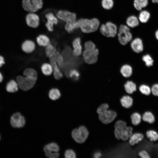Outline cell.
<instances>
[{
	"mask_svg": "<svg viewBox=\"0 0 158 158\" xmlns=\"http://www.w3.org/2000/svg\"><path fill=\"white\" fill-rule=\"evenodd\" d=\"M45 52L46 56L49 58H53L56 59L60 67H63L64 66V61L63 56L52 44L50 43L45 47Z\"/></svg>",
	"mask_w": 158,
	"mask_h": 158,
	"instance_id": "obj_5",
	"label": "cell"
},
{
	"mask_svg": "<svg viewBox=\"0 0 158 158\" xmlns=\"http://www.w3.org/2000/svg\"><path fill=\"white\" fill-rule=\"evenodd\" d=\"M109 104L107 103H103L100 104L97 108V113L99 114L105 110L109 109Z\"/></svg>",
	"mask_w": 158,
	"mask_h": 158,
	"instance_id": "obj_40",
	"label": "cell"
},
{
	"mask_svg": "<svg viewBox=\"0 0 158 158\" xmlns=\"http://www.w3.org/2000/svg\"><path fill=\"white\" fill-rule=\"evenodd\" d=\"M145 138L142 133L138 132L133 133L129 138L128 141L131 146H134L142 141Z\"/></svg>",
	"mask_w": 158,
	"mask_h": 158,
	"instance_id": "obj_21",
	"label": "cell"
},
{
	"mask_svg": "<svg viewBox=\"0 0 158 158\" xmlns=\"http://www.w3.org/2000/svg\"><path fill=\"white\" fill-rule=\"evenodd\" d=\"M142 60L147 67H150L153 64V60L149 54H147L144 55L142 57Z\"/></svg>",
	"mask_w": 158,
	"mask_h": 158,
	"instance_id": "obj_38",
	"label": "cell"
},
{
	"mask_svg": "<svg viewBox=\"0 0 158 158\" xmlns=\"http://www.w3.org/2000/svg\"><path fill=\"white\" fill-rule=\"evenodd\" d=\"M64 155L66 158H75L76 157L75 152L71 149L66 150L65 152Z\"/></svg>",
	"mask_w": 158,
	"mask_h": 158,
	"instance_id": "obj_41",
	"label": "cell"
},
{
	"mask_svg": "<svg viewBox=\"0 0 158 158\" xmlns=\"http://www.w3.org/2000/svg\"><path fill=\"white\" fill-rule=\"evenodd\" d=\"M82 19L83 18H79L73 23H66L64 27L65 30L68 33H71L76 30L80 28Z\"/></svg>",
	"mask_w": 158,
	"mask_h": 158,
	"instance_id": "obj_20",
	"label": "cell"
},
{
	"mask_svg": "<svg viewBox=\"0 0 158 158\" xmlns=\"http://www.w3.org/2000/svg\"><path fill=\"white\" fill-rule=\"evenodd\" d=\"M73 49L72 54L75 57H78L82 54V47L81 44V39L79 37L75 38L72 43Z\"/></svg>",
	"mask_w": 158,
	"mask_h": 158,
	"instance_id": "obj_15",
	"label": "cell"
},
{
	"mask_svg": "<svg viewBox=\"0 0 158 158\" xmlns=\"http://www.w3.org/2000/svg\"></svg>",
	"mask_w": 158,
	"mask_h": 158,
	"instance_id": "obj_48",
	"label": "cell"
},
{
	"mask_svg": "<svg viewBox=\"0 0 158 158\" xmlns=\"http://www.w3.org/2000/svg\"><path fill=\"white\" fill-rule=\"evenodd\" d=\"M61 93L59 90L56 88L50 89L48 92V96L50 99L55 101L59 99L61 97Z\"/></svg>",
	"mask_w": 158,
	"mask_h": 158,
	"instance_id": "obj_32",
	"label": "cell"
},
{
	"mask_svg": "<svg viewBox=\"0 0 158 158\" xmlns=\"http://www.w3.org/2000/svg\"><path fill=\"white\" fill-rule=\"evenodd\" d=\"M121 105L124 108L129 109L132 106L133 99L132 97L128 94L123 96L120 99Z\"/></svg>",
	"mask_w": 158,
	"mask_h": 158,
	"instance_id": "obj_22",
	"label": "cell"
},
{
	"mask_svg": "<svg viewBox=\"0 0 158 158\" xmlns=\"http://www.w3.org/2000/svg\"><path fill=\"white\" fill-rule=\"evenodd\" d=\"M130 118L132 124L134 126L139 125L142 121V115L137 112L132 113L130 115Z\"/></svg>",
	"mask_w": 158,
	"mask_h": 158,
	"instance_id": "obj_34",
	"label": "cell"
},
{
	"mask_svg": "<svg viewBox=\"0 0 158 158\" xmlns=\"http://www.w3.org/2000/svg\"><path fill=\"white\" fill-rule=\"evenodd\" d=\"M117 35L119 42L123 45H126L132 40L133 35L130 28L126 25H120Z\"/></svg>",
	"mask_w": 158,
	"mask_h": 158,
	"instance_id": "obj_4",
	"label": "cell"
},
{
	"mask_svg": "<svg viewBox=\"0 0 158 158\" xmlns=\"http://www.w3.org/2000/svg\"><path fill=\"white\" fill-rule=\"evenodd\" d=\"M5 63L4 57L3 56L0 55V68L1 67L5 64Z\"/></svg>",
	"mask_w": 158,
	"mask_h": 158,
	"instance_id": "obj_44",
	"label": "cell"
},
{
	"mask_svg": "<svg viewBox=\"0 0 158 158\" xmlns=\"http://www.w3.org/2000/svg\"><path fill=\"white\" fill-rule=\"evenodd\" d=\"M150 17V14L149 12L145 10H141L139 13L138 19L141 23H145L149 20Z\"/></svg>",
	"mask_w": 158,
	"mask_h": 158,
	"instance_id": "obj_35",
	"label": "cell"
},
{
	"mask_svg": "<svg viewBox=\"0 0 158 158\" xmlns=\"http://www.w3.org/2000/svg\"><path fill=\"white\" fill-rule=\"evenodd\" d=\"M138 155L139 157L141 158H150L151 156L147 150L142 149L139 151Z\"/></svg>",
	"mask_w": 158,
	"mask_h": 158,
	"instance_id": "obj_39",
	"label": "cell"
},
{
	"mask_svg": "<svg viewBox=\"0 0 158 158\" xmlns=\"http://www.w3.org/2000/svg\"><path fill=\"white\" fill-rule=\"evenodd\" d=\"M59 145L56 143L51 142L45 145L43 148L45 156L49 158H57L59 156Z\"/></svg>",
	"mask_w": 158,
	"mask_h": 158,
	"instance_id": "obj_9",
	"label": "cell"
},
{
	"mask_svg": "<svg viewBox=\"0 0 158 158\" xmlns=\"http://www.w3.org/2000/svg\"><path fill=\"white\" fill-rule=\"evenodd\" d=\"M36 40L37 44L40 47H45L50 43L49 38L45 34L39 35L36 37Z\"/></svg>",
	"mask_w": 158,
	"mask_h": 158,
	"instance_id": "obj_24",
	"label": "cell"
},
{
	"mask_svg": "<svg viewBox=\"0 0 158 158\" xmlns=\"http://www.w3.org/2000/svg\"><path fill=\"white\" fill-rule=\"evenodd\" d=\"M126 25L130 28H134L138 26L139 24L138 18L135 15L128 16L126 20Z\"/></svg>",
	"mask_w": 158,
	"mask_h": 158,
	"instance_id": "obj_25",
	"label": "cell"
},
{
	"mask_svg": "<svg viewBox=\"0 0 158 158\" xmlns=\"http://www.w3.org/2000/svg\"><path fill=\"white\" fill-rule=\"evenodd\" d=\"M47 22L45 26L48 31L52 32L54 30V25H56L58 23V18L52 12H49L45 15Z\"/></svg>",
	"mask_w": 158,
	"mask_h": 158,
	"instance_id": "obj_14",
	"label": "cell"
},
{
	"mask_svg": "<svg viewBox=\"0 0 158 158\" xmlns=\"http://www.w3.org/2000/svg\"><path fill=\"white\" fill-rule=\"evenodd\" d=\"M126 123L121 120L117 121L114 124V132L116 139L120 140V135L121 132L126 126Z\"/></svg>",
	"mask_w": 158,
	"mask_h": 158,
	"instance_id": "obj_18",
	"label": "cell"
},
{
	"mask_svg": "<svg viewBox=\"0 0 158 158\" xmlns=\"http://www.w3.org/2000/svg\"><path fill=\"white\" fill-rule=\"evenodd\" d=\"M130 47L135 52L138 53L142 52L143 49V45L142 40L137 37L131 41Z\"/></svg>",
	"mask_w": 158,
	"mask_h": 158,
	"instance_id": "obj_19",
	"label": "cell"
},
{
	"mask_svg": "<svg viewBox=\"0 0 158 158\" xmlns=\"http://www.w3.org/2000/svg\"><path fill=\"white\" fill-rule=\"evenodd\" d=\"M84 49L82 55L85 62L88 64L95 63L98 59L99 51L95 44L91 41H87L84 43Z\"/></svg>",
	"mask_w": 158,
	"mask_h": 158,
	"instance_id": "obj_2",
	"label": "cell"
},
{
	"mask_svg": "<svg viewBox=\"0 0 158 158\" xmlns=\"http://www.w3.org/2000/svg\"><path fill=\"white\" fill-rule=\"evenodd\" d=\"M25 20L27 25L32 28H36L40 25V17L35 13L31 12L27 14L25 16Z\"/></svg>",
	"mask_w": 158,
	"mask_h": 158,
	"instance_id": "obj_12",
	"label": "cell"
},
{
	"mask_svg": "<svg viewBox=\"0 0 158 158\" xmlns=\"http://www.w3.org/2000/svg\"><path fill=\"white\" fill-rule=\"evenodd\" d=\"M57 17L66 23H72L77 20V15L73 12L66 10H60L56 13Z\"/></svg>",
	"mask_w": 158,
	"mask_h": 158,
	"instance_id": "obj_8",
	"label": "cell"
},
{
	"mask_svg": "<svg viewBox=\"0 0 158 158\" xmlns=\"http://www.w3.org/2000/svg\"><path fill=\"white\" fill-rule=\"evenodd\" d=\"M98 115L99 120L105 124L112 122L117 116V114L115 111L109 109Z\"/></svg>",
	"mask_w": 158,
	"mask_h": 158,
	"instance_id": "obj_11",
	"label": "cell"
},
{
	"mask_svg": "<svg viewBox=\"0 0 158 158\" xmlns=\"http://www.w3.org/2000/svg\"><path fill=\"white\" fill-rule=\"evenodd\" d=\"M152 1L154 3L158 4V0H152Z\"/></svg>",
	"mask_w": 158,
	"mask_h": 158,
	"instance_id": "obj_47",
	"label": "cell"
},
{
	"mask_svg": "<svg viewBox=\"0 0 158 158\" xmlns=\"http://www.w3.org/2000/svg\"><path fill=\"white\" fill-rule=\"evenodd\" d=\"M100 26V21L96 18H83L80 29L84 33H90L97 31Z\"/></svg>",
	"mask_w": 158,
	"mask_h": 158,
	"instance_id": "obj_3",
	"label": "cell"
},
{
	"mask_svg": "<svg viewBox=\"0 0 158 158\" xmlns=\"http://www.w3.org/2000/svg\"><path fill=\"white\" fill-rule=\"evenodd\" d=\"M42 74L46 76H49L53 73L52 67L50 63H44L41 66Z\"/></svg>",
	"mask_w": 158,
	"mask_h": 158,
	"instance_id": "obj_30",
	"label": "cell"
},
{
	"mask_svg": "<svg viewBox=\"0 0 158 158\" xmlns=\"http://www.w3.org/2000/svg\"><path fill=\"white\" fill-rule=\"evenodd\" d=\"M120 71L123 77L126 78H128L132 75L133 69L130 65L128 64H125L121 66Z\"/></svg>",
	"mask_w": 158,
	"mask_h": 158,
	"instance_id": "obj_31",
	"label": "cell"
},
{
	"mask_svg": "<svg viewBox=\"0 0 158 158\" xmlns=\"http://www.w3.org/2000/svg\"><path fill=\"white\" fill-rule=\"evenodd\" d=\"M49 62L53 69V74L54 78L59 80L63 77V74L56 60L54 58H49Z\"/></svg>",
	"mask_w": 158,
	"mask_h": 158,
	"instance_id": "obj_16",
	"label": "cell"
},
{
	"mask_svg": "<svg viewBox=\"0 0 158 158\" xmlns=\"http://www.w3.org/2000/svg\"><path fill=\"white\" fill-rule=\"evenodd\" d=\"M3 76L2 73L0 72V83H1L3 80Z\"/></svg>",
	"mask_w": 158,
	"mask_h": 158,
	"instance_id": "obj_45",
	"label": "cell"
},
{
	"mask_svg": "<svg viewBox=\"0 0 158 158\" xmlns=\"http://www.w3.org/2000/svg\"><path fill=\"white\" fill-rule=\"evenodd\" d=\"M23 75V76H18L16 81L20 89L27 91L32 89L35 86L37 80V73L35 69L28 68L24 70Z\"/></svg>",
	"mask_w": 158,
	"mask_h": 158,
	"instance_id": "obj_1",
	"label": "cell"
},
{
	"mask_svg": "<svg viewBox=\"0 0 158 158\" xmlns=\"http://www.w3.org/2000/svg\"><path fill=\"white\" fill-rule=\"evenodd\" d=\"M35 44L34 42L30 39H27L24 41L21 45L22 50L25 53L30 54L35 50Z\"/></svg>",
	"mask_w": 158,
	"mask_h": 158,
	"instance_id": "obj_17",
	"label": "cell"
},
{
	"mask_svg": "<svg viewBox=\"0 0 158 158\" xmlns=\"http://www.w3.org/2000/svg\"><path fill=\"white\" fill-rule=\"evenodd\" d=\"M101 5L102 8L106 10H111L114 5L113 0H102Z\"/></svg>",
	"mask_w": 158,
	"mask_h": 158,
	"instance_id": "obj_36",
	"label": "cell"
},
{
	"mask_svg": "<svg viewBox=\"0 0 158 158\" xmlns=\"http://www.w3.org/2000/svg\"><path fill=\"white\" fill-rule=\"evenodd\" d=\"M43 4V0H26L24 7L28 12L35 13L42 8Z\"/></svg>",
	"mask_w": 158,
	"mask_h": 158,
	"instance_id": "obj_10",
	"label": "cell"
},
{
	"mask_svg": "<svg viewBox=\"0 0 158 158\" xmlns=\"http://www.w3.org/2000/svg\"><path fill=\"white\" fill-rule=\"evenodd\" d=\"M133 128L130 126H126L121 133L120 139L123 141H128L133 133Z\"/></svg>",
	"mask_w": 158,
	"mask_h": 158,
	"instance_id": "obj_27",
	"label": "cell"
},
{
	"mask_svg": "<svg viewBox=\"0 0 158 158\" xmlns=\"http://www.w3.org/2000/svg\"><path fill=\"white\" fill-rule=\"evenodd\" d=\"M155 35L156 38L158 40V30L155 32Z\"/></svg>",
	"mask_w": 158,
	"mask_h": 158,
	"instance_id": "obj_46",
	"label": "cell"
},
{
	"mask_svg": "<svg viewBox=\"0 0 158 158\" xmlns=\"http://www.w3.org/2000/svg\"><path fill=\"white\" fill-rule=\"evenodd\" d=\"M10 122L13 127L19 128L23 127L25 126V120L24 116L20 113H16L11 116Z\"/></svg>",
	"mask_w": 158,
	"mask_h": 158,
	"instance_id": "obj_13",
	"label": "cell"
},
{
	"mask_svg": "<svg viewBox=\"0 0 158 158\" xmlns=\"http://www.w3.org/2000/svg\"><path fill=\"white\" fill-rule=\"evenodd\" d=\"M73 139L77 143L81 144L85 142L88 138L89 132L86 126L80 125L74 129L71 132Z\"/></svg>",
	"mask_w": 158,
	"mask_h": 158,
	"instance_id": "obj_6",
	"label": "cell"
},
{
	"mask_svg": "<svg viewBox=\"0 0 158 158\" xmlns=\"http://www.w3.org/2000/svg\"><path fill=\"white\" fill-rule=\"evenodd\" d=\"M19 88L16 80L11 79L8 81L6 86V91L9 93H13L16 92Z\"/></svg>",
	"mask_w": 158,
	"mask_h": 158,
	"instance_id": "obj_23",
	"label": "cell"
},
{
	"mask_svg": "<svg viewBox=\"0 0 158 158\" xmlns=\"http://www.w3.org/2000/svg\"><path fill=\"white\" fill-rule=\"evenodd\" d=\"M151 92L154 96L158 97V84H155L152 87Z\"/></svg>",
	"mask_w": 158,
	"mask_h": 158,
	"instance_id": "obj_42",
	"label": "cell"
},
{
	"mask_svg": "<svg viewBox=\"0 0 158 158\" xmlns=\"http://www.w3.org/2000/svg\"><path fill=\"white\" fill-rule=\"evenodd\" d=\"M100 33L107 37H114L117 35L118 28L116 25L111 21H108L99 27Z\"/></svg>",
	"mask_w": 158,
	"mask_h": 158,
	"instance_id": "obj_7",
	"label": "cell"
},
{
	"mask_svg": "<svg viewBox=\"0 0 158 158\" xmlns=\"http://www.w3.org/2000/svg\"><path fill=\"white\" fill-rule=\"evenodd\" d=\"M80 75V74L76 70H72L69 72V76L70 77H75L78 78Z\"/></svg>",
	"mask_w": 158,
	"mask_h": 158,
	"instance_id": "obj_43",
	"label": "cell"
},
{
	"mask_svg": "<svg viewBox=\"0 0 158 158\" xmlns=\"http://www.w3.org/2000/svg\"><path fill=\"white\" fill-rule=\"evenodd\" d=\"M139 90L142 94L146 96L150 95L151 93V88L146 85H140L139 87Z\"/></svg>",
	"mask_w": 158,
	"mask_h": 158,
	"instance_id": "obj_37",
	"label": "cell"
},
{
	"mask_svg": "<svg viewBox=\"0 0 158 158\" xmlns=\"http://www.w3.org/2000/svg\"><path fill=\"white\" fill-rule=\"evenodd\" d=\"M124 88L126 92L129 95L132 94L137 90L136 84L131 80L126 82L124 84Z\"/></svg>",
	"mask_w": 158,
	"mask_h": 158,
	"instance_id": "obj_28",
	"label": "cell"
},
{
	"mask_svg": "<svg viewBox=\"0 0 158 158\" xmlns=\"http://www.w3.org/2000/svg\"><path fill=\"white\" fill-rule=\"evenodd\" d=\"M148 3V0H134L133 6L137 11H140L147 6Z\"/></svg>",
	"mask_w": 158,
	"mask_h": 158,
	"instance_id": "obj_33",
	"label": "cell"
},
{
	"mask_svg": "<svg viewBox=\"0 0 158 158\" xmlns=\"http://www.w3.org/2000/svg\"><path fill=\"white\" fill-rule=\"evenodd\" d=\"M144 138H146L151 142H155L158 140V133L156 130L150 129L147 130Z\"/></svg>",
	"mask_w": 158,
	"mask_h": 158,
	"instance_id": "obj_29",
	"label": "cell"
},
{
	"mask_svg": "<svg viewBox=\"0 0 158 158\" xmlns=\"http://www.w3.org/2000/svg\"><path fill=\"white\" fill-rule=\"evenodd\" d=\"M142 120L148 123H153L155 120V116L151 111H147L145 112L142 115Z\"/></svg>",
	"mask_w": 158,
	"mask_h": 158,
	"instance_id": "obj_26",
	"label": "cell"
}]
</instances>
